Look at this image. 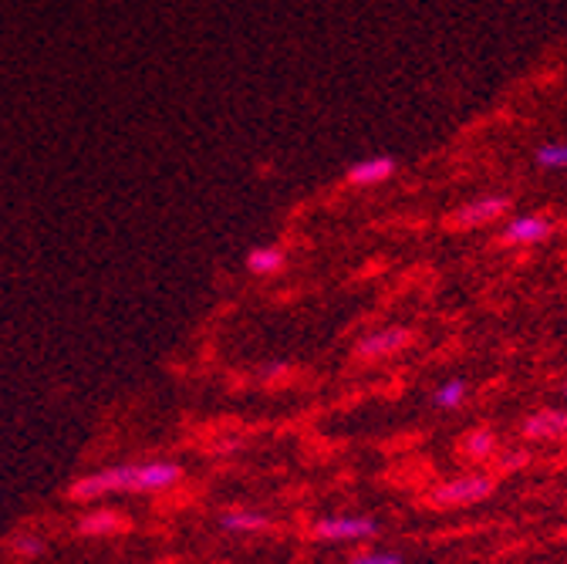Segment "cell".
<instances>
[{
  "instance_id": "obj_1",
  "label": "cell",
  "mask_w": 567,
  "mask_h": 564,
  "mask_svg": "<svg viewBox=\"0 0 567 564\" xmlns=\"http://www.w3.org/2000/svg\"><path fill=\"white\" fill-rule=\"evenodd\" d=\"M183 480V466L173 460H146V463H118L105 470H92L68 486V498L79 504L118 498V493H163Z\"/></svg>"
},
{
  "instance_id": "obj_2",
  "label": "cell",
  "mask_w": 567,
  "mask_h": 564,
  "mask_svg": "<svg viewBox=\"0 0 567 564\" xmlns=\"http://www.w3.org/2000/svg\"><path fill=\"white\" fill-rule=\"evenodd\" d=\"M493 490H496V480H493L489 473H463V476L443 480V483L430 493V501H433L436 507H470V504L486 501Z\"/></svg>"
},
{
  "instance_id": "obj_3",
  "label": "cell",
  "mask_w": 567,
  "mask_h": 564,
  "mask_svg": "<svg viewBox=\"0 0 567 564\" xmlns=\"http://www.w3.org/2000/svg\"><path fill=\"white\" fill-rule=\"evenodd\" d=\"M379 534V521L362 517V514H338V517H324L315 524V537L318 541H331V544H354V541H369Z\"/></svg>"
},
{
  "instance_id": "obj_4",
  "label": "cell",
  "mask_w": 567,
  "mask_h": 564,
  "mask_svg": "<svg viewBox=\"0 0 567 564\" xmlns=\"http://www.w3.org/2000/svg\"><path fill=\"white\" fill-rule=\"evenodd\" d=\"M504 214H511V199L501 196V193H489V196H476V199L456 206V209H453V217H450V224L470 230V227H483V224L501 221Z\"/></svg>"
},
{
  "instance_id": "obj_5",
  "label": "cell",
  "mask_w": 567,
  "mask_h": 564,
  "mask_svg": "<svg viewBox=\"0 0 567 564\" xmlns=\"http://www.w3.org/2000/svg\"><path fill=\"white\" fill-rule=\"evenodd\" d=\"M409 341H412V331H409V328H402V325H385V328L369 331L359 345H354V351H359V359L375 362V359L395 356V351H402Z\"/></svg>"
},
{
  "instance_id": "obj_6",
  "label": "cell",
  "mask_w": 567,
  "mask_h": 564,
  "mask_svg": "<svg viewBox=\"0 0 567 564\" xmlns=\"http://www.w3.org/2000/svg\"><path fill=\"white\" fill-rule=\"evenodd\" d=\"M520 433L527 440H564L567 437V412L564 409H537L524 419Z\"/></svg>"
},
{
  "instance_id": "obj_7",
  "label": "cell",
  "mask_w": 567,
  "mask_h": 564,
  "mask_svg": "<svg viewBox=\"0 0 567 564\" xmlns=\"http://www.w3.org/2000/svg\"><path fill=\"white\" fill-rule=\"evenodd\" d=\"M550 234H554V224H550L547 217L524 214V217L507 221V227H504L501 240H504V244H544Z\"/></svg>"
},
{
  "instance_id": "obj_8",
  "label": "cell",
  "mask_w": 567,
  "mask_h": 564,
  "mask_svg": "<svg viewBox=\"0 0 567 564\" xmlns=\"http://www.w3.org/2000/svg\"><path fill=\"white\" fill-rule=\"evenodd\" d=\"M392 173H395V160L369 156V160H359L348 170V183H354V186H379V183L392 180Z\"/></svg>"
},
{
  "instance_id": "obj_9",
  "label": "cell",
  "mask_w": 567,
  "mask_h": 564,
  "mask_svg": "<svg viewBox=\"0 0 567 564\" xmlns=\"http://www.w3.org/2000/svg\"><path fill=\"white\" fill-rule=\"evenodd\" d=\"M125 527H128V521L118 511H89L79 521V534L82 537H112V534H118Z\"/></svg>"
},
{
  "instance_id": "obj_10",
  "label": "cell",
  "mask_w": 567,
  "mask_h": 564,
  "mask_svg": "<svg viewBox=\"0 0 567 564\" xmlns=\"http://www.w3.org/2000/svg\"><path fill=\"white\" fill-rule=\"evenodd\" d=\"M270 521L260 514V511H240V507H234V511H227L224 517H220V527L224 531H230V534H257V531H264Z\"/></svg>"
},
{
  "instance_id": "obj_11",
  "label": "cell",
  "mask_w": 567,
  "mask_h": 564,
  "mask_svg": "<svg viewBox=\"0 0 567 564\" xmlns=\"http://www.w3.org/2000/svg\"><path fill=\"white\" fill-rule=\"evenodd\" d=\"M247 267L254 274H277L284 267V250H277V247H254L247 254Z\"/></svg>"
},
{
  "instance_id": "obj_12",
  "label": "cell",
  "mask_w": 567,
  "mask_h": 564,
  "mask_svg": "<svg viewBox=\"0 0 567 564\" xmlns=\"http://www.w3.org/2000/svg\"><path fill=\"white\" fill-rule=\"evenodd\" d=\"M466 396H470V386L463 379H450V382H443L433 392V406H440V409H460L466 402Z\"/></svg>"
},
{
  "instance_id": "obj_13",
  "label": "cell",
  "mask_w": 567,
  "mask_h": 564,
  "mask_svg": "<svg viewBox=\"0 0 567 564\" xmlns=\"http://www.w3.org/2000/svg\"><path fill=\"white\" fill-rule=\"evenodd\" d=\"M463 453L470 460H489L496 453V437L489 430H473L466 440H463Z\"/></svg>"
},
{
  "instance_id": "obj_14",
  "label": "cell",
  "mask_w": 567,
  "mask_h": 564,
  "mask_svg": "<svg viewBox=\"0 0 567 564\" xmlns=\"http://www.w3.org/2000/svg\"><path fill=\"white\" fill-rule=\"evenodd\" d=\"M534 163L540 170H567V143H544L534 153Z\"/></svg>"
},
{
  "instance_id": "obj_15",
  "label": "cell",
  "mask_w": 567,
  "mask_h": 564,
  "mask_svg": "<svg viewBox=\"0 0 567 564\" xmlns=\"http://www.w3.org/2000/svg\"><path fill=\"white\" fill-rule=\"evenodd\" d=\"M348 564H402V554H395V551H362V554H354Z\"/></svg>"
},
{
  "instance_id": "obj_16",
  "label": "cell",
  "mask_w": 567,
  "mask_h": 564,
  "mask_svg": "<svg viewBox=\"0 0 567 564\" xmlns=\"http://www.w3.org/2000/svg\"><path fill=\"white\" fill-rule=\"evenodd\" d=\"M14 551H18L21 557H38V554L44 551V541H41L38 534H18V537H14Z\"/></svg>"
},
{
  "instance_id": "obj_17",
  "label": "cell",
  "mask_w": 567,
  "mask_h": 564,
  "mask_svg": "<svg viewBox=\"0 0 567 564\" xmlns=\"http://www.w3.org/2000/svg\"><path fill=\"white\" fill-rule=\"evenodd\" d=\"M564 396H567V386H564Z\"/></svg>"
}]
</instances>
